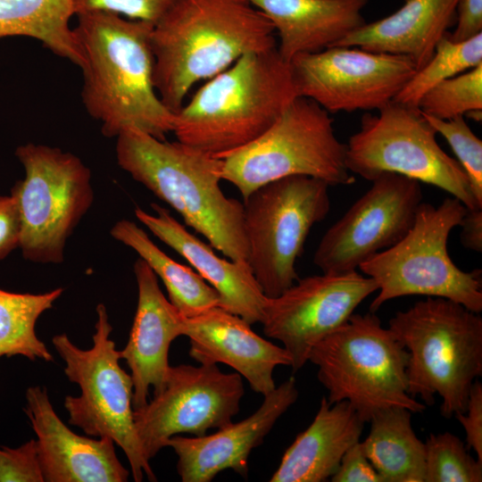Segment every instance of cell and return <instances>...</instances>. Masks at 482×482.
<instances>
[{"label":"cell","mask_w":482,"mask_h":482,"mask_svg":"<svg viewBox=\"0 0 482 482\" xmlns=\"http://www.w3.org/2000/svg\"><path fill=\"white\" fill-rule=\"evenodd\" d=\"M298 96L277 46L250 53L211 78L175 113L177 140L216 158L252 142Z\"/></svg>","instance_id":"4"},{"label":"cell","mask_w":482,"mask_h":482,"mask_svg":"<svg viewBox=\"0 0 482 482\" xmlns=\"http://www.w3.org/2000/svg\"><path fill=\"white\" fill-rule=\"evenodd\" d=\"M458 0H404L392 14L353 31L335 46L408 56L422 68L456 19Z\"/></svg>","instance_id":"23"},{"label":"cell","mask_w":482,"mask_h":482,"mask_svg":"<svg viewBox=\"0 0 482 482\" xmlns=\"http://www.w3.org/2000/svg\"><path fill=\"white\" fill-rule=\"evenodd\" d=\"M321 237L313 263L325 274L355 271L374 254L398 243L422 203L420 182L383 173Z\"/></svg>","instance_id":"15"},{"label":"cell","mask_w":482,"mask_h":482,"mask_svg":"<svg viewBox=\"0 0 482 482\" xmlns=\"http://www.w3.org/2000/svg\"><path fill=\"white\" fill-rule=\"evenodd\" d=\"M329 187L294 175L267 183L244 200L247 262L267 297L279 295L299 278L295 262L312 228L329 212Z\"/></svg>","instance_id":"12"},{"label":"cell","mask_w":482,"mask_h":482,"mask_svg":"<svg viewBox=\"0 0 482 482\" xmlns=\"http://www.w3.org/2000/svg\"><path fill=\"white\" fill-rule=\"evenodd\" d=\"M184 336L189 338V355L194 360L200 364L230 366L263 396L277 386L275 368L291 364L284 347L262 338L241 317L219 306L185 317Z\"/></svg>","instance_id":"20"},{"label":"cell","mask_w":482,"mask_h":482,"mask_svg":"<svg viewBox=\"0 0 482 482\" xmlns=\"http://www.w3.org/2000/svg\"><path fill=\"white\" fill-rule=\"evenodd\" d=\"M453 417L465 431L468 447L474 450L477 459L482 461V384L478 379L470 388L466 411Z\"/></svg>","instance_id":"36"},{"label":"cell","mask_w":482,"mask_h":482,"mask_svg":"<svg viewBox=\"0 0 482 482\" xmlns=\"http://www.w3.org/2000/svg\"><path fill=\"white\" fill-rule=\"evenodd\" d=\"M133 268L137 305L128 343L120 353L130 370L136 411L147 403L151 386L154 395L163 388L170 346L175 338L184 336L185 317L165 297L158 277L143 259H137Z\"/></svg>","instance_id":"19"},{"label":"cell","mask_w":482,"mask_h":482,"mask_svg":"<svg viewBox=\"0 0 482 482\" xmlns=\"http://www.w3.org/2000/svg\"><path fill=\"white\" fill-rule=\"evenodd\" d=\"M119 166L232 261L247 262L244 204L222 192V160L136 129L117 137Z\"/></svg>","instance_id":"3"},{"label":"cell","mask_w":482,"mask_h":482,"mask_svg":"<svg viewBox=\"0 0 482 482\" xmlns=\"http://www.w3.org/2000/svg\"><path fill=\"white\" fill-rule=\"evenodd\" d=\"M412 412L389 408L370 420L363 450L383 482H425V443L411 426Z\"/></svg>","instance_id":"25"},{"label":"cell","mask_w":482,"mask_h":482,"mask_svg":"<svg viewBox=\"0 0 482 482\" xmlns=\"http://www.w3.org/2000/svg\"><path fill=\"white\" fill-rule=\"evenodd\" d=\"M369 0H251L278 32L277 46L287 62L297 54L335 46L366 23Z\"/></svg>","instance_id":"22"},{"label":"cell","mask_w":482,"mask_h":482,"mask_svg":"<svg viewBox=\"0 0 482 482\" xmlns=\"http://www.w3.org/2000/svg\"><path fill=\"white\" fill-rule=\"evenodd\" d=\"M63 293L58 287L42 294L12 293L0 288V357L22 355L52 362L53 355L35 331L39 316Z\"/></svg>","instance_id":"28"},{"label":"cell","mask_w":482,"mask_h":482,"mask_svg":"<svg viewBox=\"0 0 482 482\" xmlns=\"http://www.w3.org/2000/svg\"><path fill=\"white\" fill-rule=\"evenodd\" d=\"M364 422L346 401L323 396L312 424L286 450L270 482H323L337 471L345 453L360 441Z\"/></svg>","instance_id":"24"},{"label":"cell","mask_w":482,"mask_h":482,"mask_svg":"<svg viewBox=\"0 0 482 482\" xmlns=\"http://www.w3.org/2000/svg\"><path fill=\"white\" fill-rule=\"evenodd\" d=\"M96 313L91 348H79L66 334L52 338L65 362V375L80 388L79 396L65 397L69 423L89 436H106L118 445L128 458L135 481H142L144 474L156 481L135 428L132 378L120 365V353L110 338L112 327L104 303L96 306Z\"/></svg>","instance_id":"9"},{"label":"cell","mask_w":482,"mask_h":482,"mask_svg":"<svg viewBox=\"0 0 482 482\" xmlns=\"http://www.w3.org/2000/svg\"><path fill=\"white\" fill-rule=\"evenodd\" d=\"M345 148L329 112L310 98L296 96L257 138L220 157L221 179L235 186L243 200L267 183L294 175L329 186L351 185L354 178L345 164Z\"/></svg>","instance_id":"8"},{"label":"cell","mask_w":482,"mask_h":482,"mask_svg":"<svg viewBox=\"0 0 482 482\" xmlns=\"http://www.w3.org/2000/svg\"><path fill=\"white\" fill-rule=\"evenodd\" d=\"M425 443V482H481L482 461L450 432L430 434Z\"/></svg>","instance_id":"31"},{"label":"cell","mask_w":482,"mask_h":482,"mask_svg":"<svg viewBox=\"0 0 482 482\" xmlns=\"http://www.w3.org/2000/svg\"><path fill=\"white\" fill-rule=\"evenodd\" d=\"M466 210L453 196L438 206L422 202L409 232L360 265L359 270L378 285L370 312H376L397 297L426 295L446 298L481 312V270H461L447 251L450 233L459 226Z\"/></svg>","instance_id":"7"},{"label":"cell","mask_w":482,"mask_h":482,"mask_svg":"<svg viewBox=\"0 0 482 482\" xmlns=\"http://www.w3.org/2000/svg\"><path fill=\"white\" fill-rule=\"evenodd\" d=\"M25 177L11 190L21 219L23 258L62 263L70 236L94 201L91 171L75 154L28 143L16 148Z\"/></svg>","instance_id":"10"},{"label":"cell","mask_w":482,"mask_h":482,"mask_svg":"<svg viewBox=\"0 0 482 482\" xmlns=\"http://www.w3.org/2000/svg\"><path fill=\"white\" fill-rule=\"evenodd\" d=\"M332 482H383L368 459L362 442L353 445L343 455Z\"/></svg>","instance_id":"35"},{"label":"cell","mask_w":482,"mask_h":482,"mask_svg":"<svg viewBox=\"0 0 482 482\" xmlns=\"http://www.w3.org/2000/svg\"><path fill=\"white\" fill-rule=\"evenodd\" d=\"M111 236L134 250L164 284L171 304L186 318L219 305L220 296L197 272L174 261L161 250L147 233L129 220H118Z\"/></svg>","instance_id":"26"},{"label":"cell","mask_w":482,"mask_h":482,"mask_svg":"<svg viewBox=\"0 0 482 482\" xmlns=\"http://www.w3.org/2000/svg\"><path fill=\"white\" fill-rule=\"evenodd\" d=\"M459 226L461 228V242L470 250L482 251V209H468Z\"/></svg>","instance_id":"39"},{"label":"cell","mask_w":482,"mask_h":482,"mask_svg":"<svg viewBox=\"0 0 482 482\" xmlns=\"http://www.w3.org/2000/svg\"><path fill=\"white\" fill-rule=\"evenodd\" d=\"M74 14V0H0V38L37 39L54 54L82 69L85 58L70 27Z\"/></svg>","instance_id":"27"},{"label":"cell","mask_w":482,"mask_h":482,"mask_svg":"<svg viewBox=\"0 0 482 482\" xmlns=\"http://www.w3.org/2000/svg\"><path fill=\"white\" fill-rule=\"evenodd\" d=\"M418 108L439 120L482 112V63L430 88L420 98Z\"/></svg>","instance_id":"30"},{"label":"cell","mask_w":482,"mask_h":482,"mask_svg":"<svg viewBox=\"0 0 482 482\" xmlns=\"http://www.w3.org/2000/svg\"><path fill=\"white\" fill-rule=\"evenodd\" d=\"M436 135L418 107L392 101L378 114L362 116L360 129L345 144L346 167L370 181L383 173L400 174L448 192L468 209H482L464 170Z\"/></svg>","instance_id":"11"},{"label":"cell","mask_w":482,"mask_h":482,"mask_svg":"<svg viewBox=\"0 0 482 482\" xmlns=\"http://www.w3.org/2000/svg\"><path fill=\"white\" fill-rule=\"evenodd\" d=\"M376 291L375 280L357 270L298 278L279 295L268 297L263 332L283 344L290 367L297 372L308 362L312 348Z\"/></svg>","instance_id":"16"},{"label":"cell","mask_w":482,"mask_h":482,"mask_svg":"<svg viewBox=\"0 0 482 482\" xmlns=\"http://www.w3.org/2000/svg\"><path fill=\"white\" fill-rule=\"evenodd\" d=\"M77 16L73 29L85 58L81 98L102 134L116 137L136 129L165 140L173 132L175 113L154 87V25L106 11Z\"/></svg>","instance_id":"1"},{"label":"cell","mask_w":482,"mask_h":482,"mask_svg":"<svg viewBox=\"0 0 482 482\" xmlns=\"http://www.w3.org/2000/svg\"><path fill=\"white\" fill-rule=\"evenodd\" d=\"M456 27L449 37L464 41L482 33V0H458Z\"/></svg>","instance_id":"38"},{"label":"cell","mask_w":482,"mask_h":482,"mask_svg":"<svg viewBox=\"0 0 482 482\" xmlns=\"http://www.w3.org/2000/svg\"><path fill=\"white\" fill-rule=\"evenodd\" d=\"M274 28L251 0H179L154 25V87L177 113L192 87L241 56L277 46Z\"/></svg>","instance_id":"2"},{"label":"cell","mask_w":482,"mask_h":482,"mask_svg":"<svg viewBox=\"0 0 482 482\" xmlns=\"http://www.w3.org/2000/svg\"><path fill=\"white\" fill-rule=\"evenodd\" d=\"M295 379L290 378L264 395L259 409L248 418L201 436H173L167 446L178 455L177 471L183 482H210L230 469L246 478L248 458L274 424L297 400Z\"/></svg>","instance_id":"17"},{"label":"cell","mask_w":482,"mask_h":482,"mask_svg":"<svg viewBox=\"0 0 482 482\" xmlns=\"http://www.w3.org/2000/svg\"><path fill=\"white\" fill-rule=\"evenodd\" d=\"M424 115L436 133L441 134L451 146L457 157V162L467 175L475 199L482 205L481 139L473 133L464 120V116L439 120Z\"/></svg>","instance_id":"32"},{"label":"cell","mask_w":482,"mask_h":482,"mask_svg":"<svg viewBox=\"0 0 482 482\" xmlns=\"http://www.w3.org/2000/svg\"><path fill=\"white\" fill-rule=\"evenodd\" d=\"M408 360L404 346L371 312H353L319 341L308 356V362L318 367V379L328 392V402H348L364 423L389 408L412 413L426 409L408 394Z\"/></svg>","instance_id":"6"},{"label":"cell","mask_w":482,"mask_h":482,"mask_svg":"<svg viewBox=\"0 0 482 482\" xmlns=\"http://www.w3.org/2000/svg\"><path fill=\"white\" fill-rule=\"evenodd\" d=\"M289 64L298 96L328 112L379 110L417 71L408 56L353 46L297 54Z\"/></svg>","instance_id":"14"},{"label":"cell","mask_w":482,"mask_h":482,"mask_svg":"<svg viewBox=\"0 0 482 482\" xmlns=\"http://www.w3.org/2000/svg\"><path fill=\"white\" fill-rule=\"evenodd\" d=\"M244 393L241 376L224 373L217 364L170 366L162 391L134 411L145 458H154L173 436H201L229 425L239 411Z\"/></svg>","instance_id":"13"},{"label":"cell","mask_w":482,"mask_h":482,"mask_svg":"<svg viewBox=\"0 0 482 482\" xmlns=\"http://www.w3.org/2000/svg\"><path fill=\"white\" fill-rule=\"evenodd\" d=\"M482 63V33L453 41L448 32L437 42L430 60L403 86L393 101L418 107L420 98L440 82Z\"/></svg>","instance_id":"29"},{"label":"cell","mask_w":482,"mask_h":482,"mask_svg":"<svg viewBox=\"0 0 482 482\" xmlns=\"http://www.w3.org/2000/svg\"><path fill=\"white\" fill-rule=\"evenodd\" d=\"M154 214L135 209L136 218L156 237L185 258L219 294V307L250 325L262 323L268 297L263 294L247 262L217 255L213 247L191 234L170 212L151 204Z\"/></svg>","instance_id":"21"},{"label":"cell","mask_w":482,"mask_h":482,"mask_svg":"<svg viewBox=\"0 0 482 482\" xmlns=\"http://www.w3.org/2000/svg\"><path fill=\"white\" fill-rule=\"evenodd\" d=\"M179 0H74L75 14L106 11L154 25Z\"/></svg>","instance_id":"33"},{"label":"cell","mask_w":482,"mask_h":482,"mask_svg":"<svg viewBox=\"0 0 482 482\" xmlns=\"http://www.w3.org/2000/svg\"><path fill=\"white\" fill-rule=\"evenodd\" d=\"M388 328L409 353L408 394L450 419L466 411L474 381L482 375V318L462 304L427 296L392 317Z\"/></svg>","instance_id":"5"},{"label":"cell","mask_w":482,"mask_h":482,"mask_svg":"<svg viewBox=\"0 0 482 482\" xmlns=\"http://www.w3.org/2000/svg\"><path fill=\"white\" fill-rule=\"evenodd\" d=\"M21 219L14 198L0 196V260L20 246Z\"/></svg>","instance_id":"37"},{"label":"cell","mask_w":482,"mask_h":482,"mask_svg":"<svg viewBox=\"0 0 482 482\" xmlns=\"http://www.w3.org/2000/svg\"><path fill=\"white\" fill-rule=\"evenodd\" d=\"M0 482H44L36 439L18 448L0 447Z\"/></svg>","instance_id":"34"},{"label":"cell","mask_w":482,"mask_h":482,"mask_svg":"<svg viewBox=\"0 0 482 482\" xmlns=\"http://www.w3.org/2000/svg\"><path fill=\"white\" fill-rule=\"evenodd\" d=\"M23 411L37 437L44 482L128 481L129 471L119 461L111 438L74 433L56 414L46 387H29Z\"/></svg>","instance_id":"18"}]
</instances>
